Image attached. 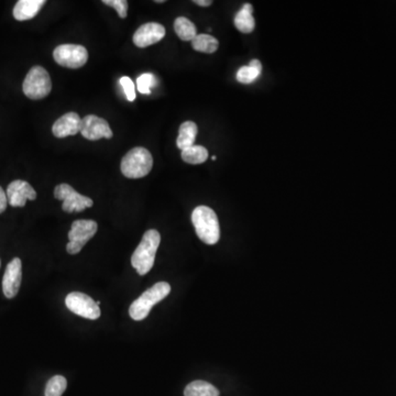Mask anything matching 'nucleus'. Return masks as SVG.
<instances>
[{
  "instance_id": "nucleus-1",
  "label": "nucleus",
  "mask_w": 396,
  "mask_h": 396,
  "mask_svg": "<svg viewBox=\"0 0 396 396\" xmlns=\"http://www.w3.org/2000/svg\"><path fill=\"white\" fill-rule=\"evenodd\" d=\"M160 242V234L154 229L146 231L142 237V240L139 243L132 257V267L136 269L139 275H146L154 267Z\"/></svg>"
},
{
  "instance_id": "nucleus-2",
  "label": "nucleus",
  "mask_w": 396,
  "mask_h": 396,
  "mask_svg": "<svg viewBox=\"0 0 396 396\" xmlns=\"http://www.w3.org/2000/svg\"><path fill=\"white\" fill-rule=\"evenodd\" d=\"M192 223L197 236L206 245H216L220 239L218 217L210 207L198 206L192 214Z\"/></svg>"
},
{
  "instance_id": "nucleus-3",
  "label": "nucleus",
  "mask_w": 396,
  "mask_h": 396,
  "mask_svg": "<svg viewBox=\"0 0 396 396\" xmlns=\"http://www.w3.org/2000/svg\"><path fill=\"white\" fill-rule=\"evenodd\" d=\"M170 293L171 285L168 282L156 283L130 305V317L134 321H144L148 317L152 307L166 299Z\"/></svg>"
},
{
  "instance_id": "nucleus-4",
  "label": "nucleus",
  "mask_w": 396,
  "mask_h": 396,
  "mask_svg": "<svg viewBox=\"0 0 396 396\" xmlns=\"http://www.w3.org/2000/svg\"><path fill=\"white\" fill-rule=\"evenodd\" d=\"M154 166V158L146 148L137 146L122 158V174L128 178H141L148 176Z\"/></svg>"
},
{
  "instance_id": "nucleus-5",
  "label": "nucleus",
  "mask_w": 396,
  "mask_h": 396,
  "mask_svg": "<svg viewBox=\"0 0 396 396\" xmlns=\"http://www.w3.org/2000/svg\"><path fill=\"white\" fill-rule=\"evenodd\" d=\"M22 90L30 100H42L49 95L52 90V82L46 68L33 66L26 76Z\"/></svg>"
},
{
  "instance_id": "nucleus-6",
  "label": "nucleus",
  "mask_w": 396,
  "mask_h": 396,
  "mask_svg": "<svg viewBox=\"0 0 396 396\" xmlns=\"http://www.w3.org/2000/svg\"><path fill=\"white\" fill-rule=\"evenodd\" d=\"M98 225L96 221L80 219L72 224L71 230L68 232V246L66 251L70 255H77L85 247L86 243L95 236Z\"/></svg>"
},
{
  "instance_id": "nucleus-7",
  "label": "nucleus",
  "mask_w": 396,
  "mask_h": 396,
  "mask_svg": "<svg viewBox=\"0 0 396 396\" xmlns=\"http://www.w3.org/2000/svg\"><path fill=\"white\" fill-rule=\"evenodd\" d=\"M54 197L56 200H63L62 209L66 213H80L92 206L94 202L90 197L83 196L76 192L71 185L60 184L54 190Z\"/></svg>"
},
{
  "instance_id": "nucleus-8",
  "label": "nucleus",
  "mask_w": 396,
  "mask_h": 396,
  "mask_svg": "<svg viewBox=\"0 0 396 396\" xmlns=\"http://www.w3.org/2000/svg\"><path fill=\"white\" fill-rule=\"evenodd\" d=\"M56 63L63 68H80L88 61V52L83 46L62 44L56 46L53 52Z\"/></svg>"
},
{
  "instance_id": "nucleus-9",
  "label": "nucleus",
  "mask_w": 396,
  "mask_h": 396,
  "mask_svg": "<svg viewBox=\"0 0 396 396\" xmlns=\"http://www.w3.org/2000/svg\"><path fill=\"white\" fill-rule=\"evenodd\" d=\"M65 305L72 313L75 314L77 316L90 319V321H96L100 319V314H102L97 303L84 293H70L66 296Z\"/></svg>"
},
{
  "instance_id": "nucleus-10",
  "label": "nucleus",
  "mask_w": 396,
  "mask_h": 396,
  "mask_svg": "<svg viewBox=\"0 0 396 396\" xmlns=\"http://www.w3.org/2000/svg\"><path fill=\"white\" fill-rule=\"evenodd\" d=\"M80 132L84 138L90 141H97L102 138L110 139L112 137L109 124L95 114H88L82 119Z\"/></svg>"
},
{
  "instance_id": "nucleus-11",
  "label": "nucleus",
  "mask_w": 396,
  "mask_h": 396,
  "mask_svg": "<svg viewBox=\"0 0 396 396\" xmlns=\"http://www.w3.org/2000/svg\"><path fill=\"white\" fill-rule=\"evenodd\" d=\"M8 203L13 207L26 206L27 200L37 198V192L26 181L17 180L10 183L7 192Z\"/></svg>"
},
{
  "instance_id": "nucleus-12",
  "label": "nucleus",
  "mask_w": 396,
  "mask_h": 396,
  "mask_svg": "<svg viewBox=\"0 0 396 396\" xmlns=\"http://www.w3.org/2000/svg\"><path fill=\"white\" fill-rule=\"evenodd\" d=\"M22 281V263L19 258L10 261L3 279V292L7 299H14L19 292Z\"/></svg>"
},
{
  "instance_id": "nucleus-13",
  "label": "nucleus",
  "mask_w": 396,
  "mask_h": 396,
  "mask_svg": "<svg viewBox=\"0 0 396 396\" xmlns=\"http://www.w3.org/2000/svg\"><path fill=\"white\" fill-rule=\"evenodd\" d=\"M166 36V28L156 22H149L139 28L134 34V43L138 48H146L158 43Z\"/></svg>"
},
{
  "instance_id": "nucleus-14",
  "label": "nucleus",
  "mask_w": 396,
  "mask_h": 396,
  "mask_svg": "<svg viewBox=\"0 0 396 396\" xmlns=\"http://www.w3.org/2000/svg\"><path fill=\"white\" fill-rule=\"evenodd\" d=\"M82 119L76 112H68L61 118L54 122L52 132L56 138H66V137L75 136L80 132Z\"/></svg>"
},
{
  "instance_id": "nucleus-15",
  "label": "nucleus",
  "mask_w": 396,
  "mask_h": 396,
  "mask_svg": "<svg viewBox=\"0 0 396 396\" xmlns=\"http://www.w3.org/2000/svg\"><path fill=\"white\" fill-rule=\"evenodd\" d=\"M44 5V0H19L14 8V17L18 21H27L36 17Z\"/></svg>"
},
{
  "instance_id": "nucleus-16",
  "label": "nucleus",
  "mask_w": 396,
  "mask_h": 396,
  "mask_svg": "<svg viewBox=\"0 0 396 396\" xmlns=\"http://www.w3.org/2000/svg\"><path fill=\"white\" fill-rule=\"evenodd\" d=\"M253 7L251 4H245L235 16V26L242 33H251L255 28L253 18Z\"/></svg>"
},
{
  "instance_id": "nucleus-17",
  "label": "nucleus",
  "mask_w": 396,
  "mask_h": 396,
  "mask_svg": "<svg viewBox=\"0 0 396 396\" xmlns=\"http://www.w3.org/2000/svg\"><path fill=\"white\" fill-rule=\"evenodd\" d=\"M197 132H198V128H197V124L195 122H183L180 127V132H178V140H176L178 148L183 151L194 146Z\"/></svg>"
},
{
  "instance_id": "nucleus-18",
  "label": "nucleus",
  "mask_w": 396,
  "mask_h": 396,
  "mask_svg": "<svg viewBox=\"0 0 396 396\" xmlns=\"http://www.w3.org/2000/svg\"><path fill=\"white\" fill-rule=\"evenodd\" d=\"M262 72V64L259 60H252L249 65L242 66L237 72L236 78L239 83L251 84L258 80Z\"/></svg>"
},
{
  "instance_id": "nucleus-19",
  "label": "nucleus",
  "mask_w": 396,
  "mask_h": 396,
  "mask_svg": "<svg viewBox=\"0 0 396 396\" xmlns=\"http://www.w3.org/2000/svg\"><path fill=\"white\" fill-rule=\"evenodd\" d=\"M184 396H219V391L206 381H194L185 387Z\"/></svg>"
},
{
  "instance_id": "nucleus-20",
  "label": "nucleus",
  "mask_w": 396,
  "mask_h": 396,
  "mask_svg": "<svg viewBox=\"0 0 396 396\" xmlns=\"http://www.w3.org/2000/svg\"><path fill=\"white\" fill-rule=\"evenodd\" d=\"M192 46L195 51L212 54L218 49L219 42L209 34H197L192 41Z\"/></svg>"
},
{
  "instance_id": "nucleus-21",
  "label": "nucleus",
  "mask_w": 396,
  "mask_h": 396,
  "mask_svg": "<svg viewBox=\"0 0 396 396\" xmlns=\"http://www.w3.org/2000/svg\"><path fill=\"white\" fill-rule=\"evenodd\" d=\"M174 30L183 41H193L197 36L196 27L188 18L178 17L174 22Z\"/></svg>"
},
{
  "instance_id": "nucleus-22",
  "label": "nucleus",
  "mask_w": 396,
  "mask_h": 396,
  "mask_svg": "<svg viewBox=\"0 0 396 396\" xmlns=\"http://www.w3.org/2000/svg\"><path fill=\"white\" fill-rule=\"evenodd\" d=\"M208 159V151L203 146H192L182 151V160L188 164H202Z\"/></svg>"
},
{
  "instance_id": "nucleus-23",
  "label": "nucleus",
  "mask_w": 396,
  "mask_h": 396,
  "mask_svg": "<svg viewBox=\"0 0 396 396\" xmlns=\"http://www.w3.org/2000/svg\"><path fill=\"white\" fill-rule=\"evenodd\" d=\"M68 387V381L63 375H54L46 383V396H62Z\"/></svg>"
},
{
  "instance_id": "nucleus-24",
  "label": "nucleus",
  "mask_w": 396,
  "mask_h": 396,
  "mask_svg": "<svg viewBox=\"0 0 396 396\" xmlns=\"http://www.w3.org/2000/svg\"><path fill=\"white\" fill-rule=\"evenodd\" d=\"M156 84H158V80L154 74L151 73L142 74L137 80V87H138L139 92L144 95H150L151 90L156 87Z\"/></svg>"
},
{
  "instance_id": "nucleus-25",
  "label": "nucleus",
  "mask_w": 396,
  "mask_h": 396,
  "mask_svg": "<svg viewBox=\"0 0 396 396\" xmlns=\"http://www.w3.org/2000/svg\"><path fill=\"white\" fill-rule=\"evenodd\" d=\"M102 3L117 10L118 15L122 19H124L128 15V1L127 0H104Z\"/></svg>"
},
{
  "instance_id": "nucleus-26",
  "label": "nucleus",
  "mask_w": 396,
  "mask_h": 396,
  "mask_svg": "<svg viewBox=\"0 0 396 396\" xmlns=\"http://www.w3.org/2000/svg\"><path fill=\"white\" fill-rule=\"evenodd\" d=\"M120 85L124 88L127 100H129V102H134L136 100V87H134L132 78L127 77V76L120 78Z\"/></svg>"
},
{
  "instance_id": "nucleus-27",
  "label": "nucleus",
  "mask_w": 396,
  "mask_h": 396,
  "mask_svg": "<svg viewBox=\"0 0 396 396\" xmlns=\"http://www.w3.org/2000/svg\"><path fill=\"white\" fill-rule=\"evenodd\" d=\"M7 194H6L3 188L0 186V214H3V213L5 212L6 208H7Z\"/></svg>"
},
{
  "instance_id": "nucleus-28",
  "label": "nucleus",
  "mask_w": 396,
  "mask_h": 396,
  "mask_svg": "<svg viewBox=\"0 0 396 396\" xmlns=\"http://www.w3.org/2000/svg\"><path fill=\"white\" fill-rule=\"evenodd\" d=\"M194 4L200 6V7H209L212 5L213 1H210V0H195Z\"/></svg>"
},
{
  "instance_id": "nucleus-29",
  "label": "nucleus",
  "mask_w": 396,
  "mask_h": 396,
  "mask_svg": "<svg viewBox=\"0 0 396 396\" xmlns=\"http://www.w3.org/2000/svg\"><path fill=\"white\" fill-rule=\"evenodd\" d=\"M156 4H163L164 3V0H156Z\"/></svg>"
},
{
  "instance_id": "nucleus-30",
  "label": "nucleus",
  "mask_w": 396,
  "mask_h": 396,
  "mask_svg": "<svg viewBox=\"0 0 396 396\" xmlns=\"http://www.w3.org/2000/svg\"><path fill=\"white\" fill-rule=\"evenodd\" d=\"M212 159H213V160H214V161L216 160V159H217V158H216V156H212Z\"/></svg>"
}]
</instances>
